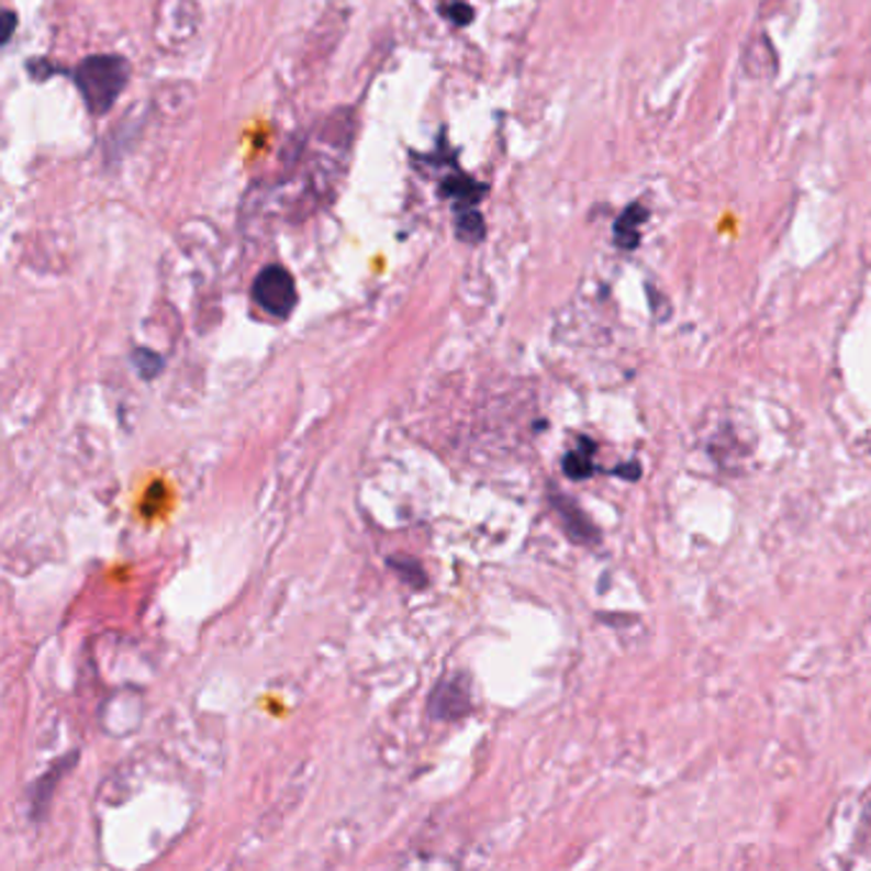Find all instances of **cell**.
<instances>
[{
	"label": "cell",
	"instance_id": "6da1fadb",
	"mask_svg": "<svg viewBox=\"0 0 871 871\" xmlns=\"http://www.w3.org/2000/svg\"><path fill=\"white\" fill-rule=\"evenodd\" d=\"M75 82L92 113H105L129 82V62L121 57H88L77 67Z\"/></svg>",
	"mask_w": 871,
	"mask_h": 871
},
{
	"label": "cell",
	"instance_id": "7a4b0ae2",
	"mask_svg": "<svg viewBox=\"0 0 871 871\" xmlns=\"http://www.w3.org/2000/svg\"><path fill=\"white\" fill-rule=\"evenodd\" d=\"M254 300L273 317H287L297 304V287L292 273L281 266H269L254 281Z\"/></svg>",
	"mask_w": 871,
	"mask_h": 871
},
{
	"label": "cell",
	"instance_id": "3957f363",
	"mask_svg": "<svg viewBox=\"0 0 871 871\" xmlns=\"http://www.w3.org/2000/svg\"><path fill=\"white\" fill-rule=\"evenodd\" d=\"M552 501H555L557 514H560V520L565 524V529H568V535L576 539V543H583V545L599 543V532H595L593 524L588 522V516L576 506V501H570L568 496H560V493H555Z\"/></svg>",
	"mask_w": 871,
	"mask_h": 871
},
{
	"label": "cell",
	"instance_id": "277c9868",
	"mask_svg": "<svg viewBox=\"0 0 871 871\" xmlns=\"http://www.w3.org/2000/svg\"><path fill=\"white\" fill-rule=\"evenodd\" d=\"M649 220V210L641 202H632L614 223V243L622 250H637L641 243L639 227Z\"/></svg>",
	"mask_w": 871,
	"mask_h": 871
},
{
	"label": "cell",
	"instance_id": "5b68a950",
	"mask_svg": "<svg viewBox=\"0 0 871 871\" xmlns=\"http://www.w3.org/2000/svg\"><path fill=\"white\" fill-rule=\"evenodd\" d=\"M593 453H595V445L591 443V439H580L578 450L565 455V460H562L565 476L572 478V481H580V478L591 476L593 473Z\"/></svg>",
	"mask_w": 871,
	"mask_h": 871
},
{
	"label": "cell",
	"instance_id": "8992f818",
	"mask_svg": "<svg viewBox=\"0 0 871 871\" xmlns=\"http://www.w3.org/2000/svg\"><path fill=\"white\" fill-rule=\"evenodd\" d=\"M133 364H136L138 373L144 376V379H154V376L161 371L164 360L152 350H136L133 353Z\"/></svg>",
	"mask_w": 871,
	"mask_h": 871
},
{
	"label": "cell",
	"instance_id": "52a82bcc",
	"mask_svg": "<svg viewBox=\"0 0 871 871\" xmlns=\"http://www.w3.org/2000/svg\"><path fill=\"white\" fill-rule=\"evenodd\" d=\"M445 192H450L453 198H460L462 205H473V202L481 198V192L473 194V185L462 182V179H458V182H447Z\"/></svg>",
	"mask_w": 871,
	"mask_h": 871
},
{
	"label": "cell",
	"instance_id": "ba28073f",
	"mask_svg": "<svg viewBox=\"0 0 871 871\" xmlns=\"http://www.w3.org/2000/svg\"><path fill=\"white\" fill-rule=\"evenodd\" d=\"M450 15L455 19V23H458V26H466V23L470 21V15H473V11H470V8L458 5V8H453Z\"/></svg>",
	"mask_w": 871,
	"mask_h": 871
}]
</instances>
